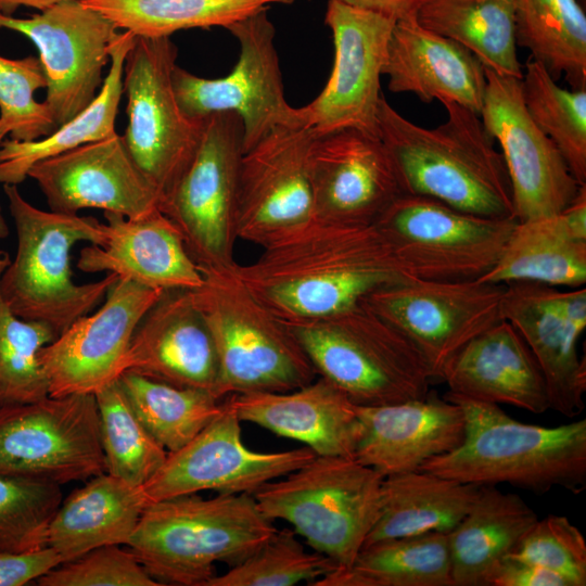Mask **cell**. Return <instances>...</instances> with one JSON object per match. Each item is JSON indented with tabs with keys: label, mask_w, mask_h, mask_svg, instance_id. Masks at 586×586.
I'll use <instances>...</instances> for the list:
<instances>
[{
	"label": "cell",
	"mask_w": 586,
	"mask_h": 586,
	"mask_svg": "<svg viewBox=\"0 0 586 586\" xmlns=\"http://www.w3.org/2000/svg\"><path fill=\"white\" fill-rule=\"evenodd\" d=\"M61 502L59 484L0 472V551L47 547L48 528Z\"/></svg>",
	"instance_id": "obj_44"
},
{
	"label": "cell",
	"mask_w": 586,
	"mask_h": 586,
	"mask_svg": "<svg viewBox=\"0 0 586 586\" xmlns=\"http://www.w3.org/2000/svg\"><path fill=\"white\" fill-rule=\"evenodd\" d=\"M501 319L521 335L545 379L550 409L573 418L585 408L586 362L577 352L586 328V289L560 291L531 281L506 283Z\"/></svg>",
	"instance_id": "obj_21"
},
{
	"label": "cell",
	"mask_w": 586,
	"mask_h": 586,
	"mask_svg": "<svg viewBox=\"0 0 586 586\" xmlns=\"http://www.w3.org/2000/svg\"><path fill=\"white\" fill-rule=\"evenodd\" d=\"M349 5L383 14L394 21L416 16L428 0H339Z\"/></svg>",
	"instance_id": "obj_50"
},
{
	"label": "cell",
	"mask_w": 586,
	"mask_h": 586,
	"mask_svg": "<svg viewBox=\"0 0 586 586\" xmlns=\"http://www.w3.org/2000/svg\"><path fill=\"white\" fill-rule=\"evenodd\" d=\"M517 46L557 80L586 89V14L578 0H514Z\"/></svg>",
	"instance_id": "obj_37"
},
{
	"label": "cell",
	"mask_w": 586,
	"mask_h": 586,
	"mask_svg": "<svg viewBox=\"0 0 586 586\" xmlns=\"http://www.w3.org/2000/svg\"><path fill=\"white\" fill-rule=\"evenodd\" d=\"M268 9L230 25L239 58L224 77H199L176 65L173 86L182 112L192 119L231 112L243 127V152L279 126H305L300 107L291 106L275 44L276 29Z\"/></svg>",
	"instance_id": "obj_12"
},
{
	"label": "cell",
	"mask_w": 586,
	"mask_h": 586,
	"mask_svg": "<svg viewBox=\"0 0 586 586\" xmlns=\"http://www.w3.org/2000/svg\"><path fill=\"white\" fill-rule=\"evenodd\" d=\"M237 264V263H235ZM229 268H203L201 285L189 290L212 335L220 399L240 393L289 392L318 374L288 326Z\"/></svg>",
	"instance_id": "obj_6"
},
{
	"label": "cell",
	"mask_w": 586,
	"mask_h": 586,
	"mask_svg": "<svg viewBox=\"0 0 586 586\" xmlns=\"http://www.w3.org/2000/svg\"><path fill=\"white\" fill-rule=\"evenodd\" d=\"M464 417V437L454 450L419 470L476 485L508 483L544 494L586 487V419L557 426L520 422L499 405L447 392Z\"/></svg>",
	"instance_id": "obj_3"
},
{
	"label": "cell",
	"mask_w": 586,
	"mask_h": 586,
	"mask_svg": "<svg viewBox=\"0 0 586 586\" xmlns=\"http://www.w3.org/2000/svg\"><path fill=\"white\" fill-rule=\"evenodd\" d=\"M125 371L207 391L220 399L216 348L189 290L164 291L146 310L132 334Z\"/></svg>",
	"instance_id": "obj_24"
},
{
	"label": "cell",
	"mask_w": 586,
	"mask_h": 586,
	"mask_svg": "<svg viewBox=\"0 0 586 586\" xmlns=\"http://www.w3.org/2000/svg\"><path fill=\"white\" fill-rule=\"evenodd\" d=\"M67 0H0L1 13L12 15L18 7L34 8L43 11L47 8Z\"/></svg>",
	"instance_id": "obj_51"
},
{
	"label": "cell",
	"mask_w": 586,
	"mask_h": 586,
	"mask_svg": "<svg viewBox=\"0 0 586 586\" xmlns=\"http://www.w3.org/2000/svg\"><path fill=\"white\" fill-rule=\"evenodd\" d=\"M316 216L374 224L405 194L381 139L356 129L317 135L311 150Z\"/></svg>",
	"instance_id": "obj_23"
},
{
	"label": "cell",
	"mask_w": 586,
	"mask_h": 586,
	"mask_svg": "<svg viewBox=\"0 0 586 586\" xmlns=\"http://www.w3.org/2000/svg\"><path fill=\"white\" fill-rule=\"evenodd\" d=\"M283 322L317 374L357 406L396 404L430 392L433 378L413 343L361 303L328 316Z\"/></svg>",
	"instance_id": "obj_7"
},
{
	"label": "cell",
	"mask_w": 586,
	"mask_h": 586,
	"mask_svg": "<svg viewBox=\"0 0 586 586\" xmlns=\"http://www.w3.org/2000/svg\"><path fill=\"white\" fill-rule=\"evenodd\" d=\"M481 486L425 470L384 477L380 513L364 546L431 532L448 534L470 511Z\"/></svg>",
	"instance_id": "obj_33"
},
{
	"label": "cell",
	"mask_w": 586,
	"mask_h": 586,
	"mask_svg": "<svg viewBox=\"0 0 586 586\" xmlns=\"http://www.w3.org/2000/svg\"><path fill=\"white\" fill-rule=\"evenodd\" d=\"M484 71L486 86L480 117L501 146L515 219L524 221L562 212L575 199L581 184L555 143L531 118L521 79Z\"/></svg>",
	"instance_id": "obj_18"
},
{
	"label": "cell",
	"mask_w": 586,
	"mask_h": 586,
	"mask_svg": "<svg viewBox=\"0 0 586 586\" xmlns=\"http://www.w3.org/2000/svg\"><path fill=\"white\" fill-rule=\"evenodd\" d=\"M10 262L9 253L0 251V278ZM56 336L47 324L16 316L0 291V408L49 396L39 353Z\"/></svg>",
	"instance_id": "obj_42"
},
{
	"label": "cell",
	"mask_w": 586,
	"mask_h": 586,
	"mask_svg": "<svg viewBox=\"0 0 586 586\" xmlns=\"http://www.w3.org/2000/svg\"><path fill=\"white\" fill-rule=\"evenodd\" d=\"M242 153L240 117L231 112L207 116L193 157L158 203L199 267L229 268L237 263L235 206Z\"/></svg>",
	"instance_id": "obj_10"
},
{
	"label": "cell",
	"mask_w": 586,
	"mask_h": 586,
	"mask_svg": "<svg viewBox=\"0 0 586 586\" xmlns=\"http://www.w3.org/2000/svg\"><path fill=\"white\" fill-rule=\"evenodd\" d=\"M357 416L360 435L354 458L383 477L419 470L464 437L461 408L431 392L396 404L357 406Z\"/></svg>",
	"instance_id": "obj_25"
},
{
	"label": "cell",
	"mask_w": 586,
	"mask_h": 586,
	"mask_svg": "<svg viewBox=\"0 0 586 586\" xmlns=\"http://www.w3.org/2000/svg\"><path fill=\"white\" fill-rule=\"evenodd\" d=\"M337 569L336 563L318 551L308 552L294 530L276 531L254 553L216 574L206 586H291L313 585Z\"/></svg>",
	"instance_id": "obj_43"
},
{
	"label": "cell",
	"mask_w": 586,
	"mask_h": 586,
	"mask_svg": "<svg viewBox=\"0 0 586 586\" xmlns=\"http://www.w3.org/2000/svg\"><path fill=\"white\" fill-rule=\"evenodd\" d=\"M382 75L394 93L422 102H453L480 115L486 86L483 65L464 47L410 16L395 22Z\"/></svg>",
	"instance_id": "obj_27"
},
{
	"label": "cell",
	"mask_w": 586,
	"mask_h": 586,
	"mask_svg": "<svg viewBox=\"0 0 586 586\" xmlns=\"http://www.w3.org/2000/svg\"><path fill=\"white\" fill-rule=\"evenodd\" d=\"M10 132V129H9V126L7 123H4L1 118H0V144L1 142L3 141L4 137L7 135H9ZM9 227L7 225V221L2 215V211H1V207H0V239H4L9 235Z\"/></svg>",
	"instance_id": "obj_52"
},
{
	"label": "cell",
	"mask_w": 586,
	"mask_h": 586,
	"mask_svg": "<svg viewBox=\"0 0 586 586\" xmlns=\"http://www.w3.org/2000/svg\"><path fill=\"white\" fill-rule=\"evenodd\" d=\"M148 505L142 486L106 472L92 476L60 504L48 528L47 546L63 562L98 547L127 546Z\"/></svg>",
	"instance_id": "obj_31"
},
{
	"label": "cell",
	"mask_w": 586,
	"mask_h": 586,
	"mask_svg": "<svg viewBox=\"0 0 586 586\" xmlns=\"http://www.w3.org/2000/svg\"><path fill=\"white\" fill-rule=\"evenodd\" d=\"M479 280L531 281L551 286L586 283V184L560 213L517 221L496 266Z\"/></svg>",
	"instance_id": "obj_30"
},
{
	"label": "cell",
	"mask_w": 586,
	"mask_h": 586,
	"mask_svg": "<svg viewBox=\"0 0 586 586\" xmlns=\"http://www.w3.org/2000/svg\"><path fill=\"white\" fill-rule=\"evenodd\" d=\"M276 531L252 494H190L149 504L127 547L162 585L206 586L215 563L242 562Z\"/></svg>",
	"instance_id": "obj_4"
},
{
	"label": "cell",
	"mask_w": 586,
	"mask_h": 586,
	"mask_svg": "<svg viewBox=\"0 0 586 586\" xmlns=\"http://www.w3.org/2000/svg\"><path fill=\"white\" fill-rule=\"evenodd\" d=\"M383 479L354 457L316 455L253 496L266 518L286 521L315 551L346 569L378 520Z\"/></svg>",
	"instance_id": "obj_8"
},
{
	"label": "cell",
	"mask_w": 586,
	"mask_h": 586,
	"mask_svg": "<svg viewBox=\"0 0 586 586\" xmlns=\"http://www.w3.org/2000/svg\"><path fill=\"white\" fill-rule=\"evenodd\" d=\"M517 221L474 215L430 196L405 193L375 224L409 276L469 281L496 266Z\"/></svg>",
	"instance_id": "obj_9"
},
{
	"label": "cell",
	"mask_w": 586,
	"mask_h": 586,
	"mask_svg": "<svg viewBox=\"0 0 586 586\" xmlns=\"http://www.w3.org/2000/svg\"><path fill=\"white\" fill-rule=\"evenodd\" d=\"M416 18L426 29L468 49L484 68L522 78L514 0H428Z\"/></svg>",
	"instance_id": "obj_36"
},
{
	"label": "cell",
	"mask_w": 586,
	"mask_h": 586,
	"mask_svg": "<svg viewBox=\"0 0 586 586\" xmlns=\"http://www.w3.org/2000/svg\"><path fill=\"white\" fill-rule=\"evenodd\" d=\"M241 422L226 398L217 417L184 446L168 453L142 486L149 504L202 491L253 495L316 456L307 446L276 453L252 450L242 441Z\"/></svg>",
	"instance_id": "obj_17"
},
{
	"label": "cell",
	"mask_w": 586,
	"mask_h": 586,
	"mask_svg": "<svg viewBox=\"0 0 586 586\" xmlns=\"http://www.w3.org/2000/svg\"><path fill=\"white\" fill-rule=\"evenodd\" d=\"M537 520L519 495L482 485L470 511L448 533L454 586H486L493 570Z\"/></svg>",
	"instance_id": "obj_32"
},
{
	"label": "cell",
	"mask_w": 586,
	"mask_h": 586,
	"mask_svg": "<svg viewBox=\"0 0 586 586\" xmlns=\"http://www.w3.org/2000/svg\"><path fill=\"white\" fill-rule=\"evenodd\" d=\"M0 12H1V10H0Z\"/></svg>",
	"instance_id": "obj_53"
},
{
	"label": "cell",
	"mask_w": 586,
	"mask_h": 586,
	"mask_svg": "<svg viewBox=\"0 0 586 586\" xmlns=\"http://www.w3.org/2000/svg\"><path fill=\"white\" fill-rule=\"evenodd\" d=\"M105 472L143 486L162 467L168 451L141 423L118 380L94 394Z\"/></svg>",
	"instance_id": "obj_41"
},
{
	"label": "cell",
	"mask_w": 586,
	"mask_h": 586,
	"mask_svg": "<svg viewBox=\"0 0 586 586\" xmlns=\"http://www.w3.org/2000/svg\"><path fill=\"white\" fill-rule=\"evenodd\" d=\"M27 177L36 181L54 213L99 208L137 218L158 208V191L116 131L37 162Z\"/></svg>",
	"instance_id": "obj_22"
},
{
	"label": "cell",
	"mask_w": 586,
	"mask_h": 586,
	"mask_svg": "<svg viewBox=\"0 0 586 586\" xmlns=\"http://www.w3.org/2000/svg\"><path fill=\"white\" fill-rule=\"evenodd\" d=\"M164 291L117 279L101 307L42 347L49 396L95 394L118 380L135 329Z\"/></svg>",
	"instance_id": "obj_20"
},
{
	"label": "cell",
	"mask_w": 586,
	"mask_h": 586,
	"mask_svg": "<svg viewBox=\"0 0 586 586\" xmlns=\"http://www.w3.org/2000/svg\"><path fill=\"white\" fill-rule=\"evenodd\" d=\"M14 220L17 247L0 278V291L22 319L50 327L56 335L89 314L118 279L114 273L86 284L73 280L71 250L79 242L101 245L104 224L92 216L42 211L16 184H3Z\"/></svg>",
	"instance_id": "obj_5"
},
{
	"label": "cell",
	"mask_w": 586,
	"mask_h": 586,
	"mask_svg": "<svg viewBox=\"0 0 586 586\" xmlns=\"http://www.w3.org/2000/svg\"><path fill=\"white\" fill-rule=\"evenodd\" d=\"M448 392L533 413L550 409L540 368L518 331L501 319L461 347L441 379Z\"/></svg>",
	"instance_id": "obj_29"
},
{
	"label": "cell",
	"mask_w": 586,
	"mask_h": 586,
	"mask_svg": "<svg viewBox=\"0 0 586 586\" xmlns=\"http://www.w3.org/2000/svg\"><path fill=\"white\" fill-rule=\"evenodd\" d=\"M0 472L59 485L105 472L94 395L1 407Z\"/></svg>",
	"instance_id": "obj_13"
},
{
	"label": "cell",
	"mask_w": 586,
	"mask_h": 586,
	"mask_svg": "<svg viewBox=\"0 0 586 586\" xmlns=\"http://www.w3.org/2000/svg\"><path fill=\"white\" fill-rule=\"evenodd\" d=\"M104 218L105 240L80 251L79 270L114 273L161 291L201 285L202 271L177 227L158 208L137 218L104 212Z\"/></svg>",
	"instance_id": "obj_26"
},
{
	"label": "cell",
	"mask_w": 586,
	"mask_h": 586,
	"mask_svg": "<svg viewBox=\"0 0 586 586\" xmlns=\"http://www.w3.org/2000/svg\"><path fill=\"white\" fill-rule=\"evenodd\" d=\"M509 556L559 574L569 586L586 585V542L565 515L537 520Z\"/></svg>",
	"instance_id": "obj_46"
},
{
	"label": "cell",
	"mask_w": 586,
	"mask_h": 586,
	"mask_svg": "<svg viewBox=\"0 0 586 586\" xmlns=\"http://www.w3.org/2000/svg\"><path fill=\"white\" fill-rule=\"evenodd\" d=\"M176 59L170 37L136 36L124 64L128 125L123 137L160 201L193 157L205 119L188 117L178 104L171 77Z\"/></svg>",
	"instance_id": "obj_11"
},
{
	"label": "cell",
	"mask_w": 586,
	"mask_h": 586,
	"mask_svg": "<svg viewBox=\"0 0 586 586\" xmlns=\"http://www.w3.org/2000/svg\"><path fill=\"white\" fill-rule=\"evenodd\" d=\"M443 105L446 120L424 128L381 95L378 136L394 162L404 192L430 196L474 215L514 217L504 157L480 115L457 103Z\"/></svg>",
	"instance_id": "obj_2"
},
{
	"label": "cell",
	"mask_w": 586,
	"mask_h": 586,
	"mask_svg": "<svg viewBox=\"0 0 586 586\" xmlns=\"http://www.w3.org/2000/svg\"><path fill=\"white\" fill-rule=\"evenodd\" d=\"M40 586H162L129 549L107 545L63 562L37 579Z\"/></svg>",
	"instance_id": "obj_47"
},
{
	"label": "cell",
	"mask_w": 586,
	"mask_h": 586,
	"mask_svg": "<svg viewBox=\"0 0 586 586\" xmlns=\"http://www.w3.org/2000/svg\"><path fill=\"white\" fill-rule=\"evenodd\" d=\"M51 547L25 552L0 551V586H24L61 564Z\"/></svg>",
	"instance_id": "obj_48"
},
{
	"label": "cell",
	"mask_w": 586,
	"mask_h": 586,
	"mask_svg": "<svg viewBox=\"0 0 586 586\" xmlns=\"http://www.w3.org/2000/svg\"><path fill=\"white\" fill-rule=\"evenodd\" d=\"M0 28L23 34L36 46L47 81L43 102L56 127L94 100L118 34L103 14L80 0H67L27 18L0 12Z\"/></svg>",
	"instance_id": "obj_15"
},
{
	"label": "cell",
	"mask_w": 586,
	"mask_h": 586,
	"mask_svg": "<svg viewBox=\"0 0 586 586\" xmlns=\"http://www.w3.org/2000/svg\"><path fill=\"white\" fill-rule=\"evenodd\" d=\"M486 586H569V583L548 569L507 556L493 570Z\"/></svg>",
	"instance_id": "obj_49"
},
{
	"label": "cell",
	"mask_w": 586,
	"mask_h": 586,
	"mask_svg": "<svg viewBox=\"0 0 586 586\" xmlns=\"http://www.w3.org/2000/svg\"><path fill=\"white\" fill-rule=\"evenodd\" d=\"M313 586H454L448 534L431 532L366 545L351 566L335 569Z\"/></svg>",
	"instance_id": "obj_35"
},
{
	"label": "cell",
	"mask_w": 586,
	"mask_h": 586,
	"mask_svg": "<svg viewBox=\"0 0 586 586\" xmlns=\"http://www.w3.org/2000/svg\"><path fill=\"white\" fill-rule=\"evenodd\" d=\"M139 37H170L191 28H228L272 4L294 0H80Z\"/></svg>",
	"instance_id": "obj_38"
},
{
	"label": "cell",
	"mask_w": 586,
	"mask_h": 586,
	"mask_svg": "<svg viewBox=\"0 0 586 586\" xmlns=\"http://www.w3.org/2000/svg\"><path fill=\"white\" fill-rule=\"evenodd\" d=\"M525 107L555 143L573 177L586 184V89H564L532 58L521 78Z\"/></svg>",
	"instance_id": "obj_40"
},
{
	"label": "cell",
	"mask_w": 586,
	"mask_h": 586,
	"mask_svg": "<svg viewBox=\"0 0 586 586\" xmlns=\"http://www.w3.org/2000/svg\"><path fill=\"white\" fill-rule=\"evenodd\" d=\"M324 22L333 38V66L321 92L300 107L303 123L317 135L356 129L379 137L380 78L396 21L329 0Z\"/></svg>",
	"instance_id": "obj_16"
},
{
	"label": "cell",
	"mask_w": 586,
	"mask_h": 586,
	"mask_svg": "<svg viewBox=\"0 0 586 586\" xmlns=\"http://www.w3.org/2000/svg\"><path fill=\"white\" fill-rule=\"evenodd\" d=\"M47 81L38 56L8 59L0 55V118L8 124L10 139L34 141L56 130L54 119L34 93Z\"/></svg>",
	"instance_id": "obj_45"
},
{
	"label": "cell",
	"mask_w": 586,
	"mask_h": 586,
	"mask_svg": "<svg viewBox=\"0 0 586 586\" xmlns=\"http://www.w3.org/2000/svg\"><path fill=\"white\" fill-rule=\"evenodd\" d=\"M226 398L241 421L304 443L317 456H355L360 435L357 405L322 377L289 392L240 393Z\"/></svg>",
	"instance_id": "obj_28"
},
{
	"label": "cell",
	"mask_w": 586,
	"mask_h": 586,
	"mask_svg": "<svg viewBox=\"0 0 586 586\" xmlns=\"http://www.w3.org/2000/svg\"><path fill=\"white\" fill-rule=\"evenodd\" d=\"M307 126H279L242 153L237 189L235 235L263 245L315 216Z\"/></svg>",
	"instance_id": "obj_19"
},
{
	"label": "cell",
	"mask_w": 586,
	"mask_h": 586,
	"mask_svg": "<svg viewBox=\"0 0 586 586\" xmlns=\"http://www.w3.org/2000/svg\"><path fill=\"white\" fill-rule=\"evenodd\" d=\"M118 383L132 410L168 453L189 443L221 411L212 393L125 371Z\"/></svg>",
	"instance_id": "obj_39"
},
{
	"label": "cell",
	"mask_w": 586,
	"mask_h": 586,
	"mask_svg": "<svg viewBox=\"0 0 586 586\" xmlns=\"http://www.w3.org/2000/svg\"><path fill=\"white\" fill-rule=\"evenodd\" d=\"M252 263L235 264L247 289L282 321L328 316L410 278L377 224L314 216L269 239Z\"/></svg>",
	"instance_id": "obj_1"
},
{
	"label": "cell",
	"mask_w": 586,
	"mask_h": 586,
	"mask_svg": "<svg viewBox=\"0 0 586 586\" xmlns=\"http://www.w3.org/2000/svg\"><path fill=\"white\" fill-rule=\"evenodd\" d=\"M502 283L410 278L360 302L402 331L425 360L433 380L469 341L501 320Z\"/></svg>",
	"instance_id": "obj_14"
},
{
	"label": "cell",
	"mask_w": 586,
	"mask_h": 586,
	"mask_svg": "<svg viewBox=\"0 0 586 586\" xmlns=\"http://www.w3.org/2000/svg\"><path fill=\"white\" fill-rule=\"evenodd\" d=\"M136 36L118 33L110 47V68L94 100L54 132L34 141L3 140L0 144V183L18 184L27 178L29 168L42 160L55 156L85 143L115 132L123 90L124 64Z\"/></svg>",
	"instance_id": "obj_34"
}]
</instances>
